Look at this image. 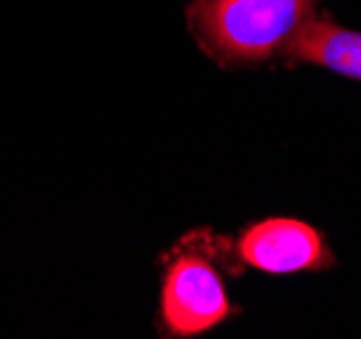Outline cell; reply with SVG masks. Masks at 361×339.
I'll use <instances>...</instances> for the list:
<instances>
[{
	"mask_svg": "<svg viewBox=\"0 0 361 339\" xmlns=\"http://www.w3.org/2000/svg\"><path fill=\"white\" fill-rule=\"evenodd\" d=\"M318 0H190L188 19L204 52L220 66L261 63L280 54Z\"/></svg>",
	"mask_w": 361,
	"mask_h": 339,
	"instance_id": "obj_1",
	"label": "cell"
},
{
	"mask_svg": "<svg viewBox=\"0 0 361 339\" xmlns=\"http://www.w3.org/2000/svg\"><path fill=\"white\" fill-rule=\"evenodd\" d=\"M223 239L209 231L185 236L163 269L161 321L171 337H196L234 315L220 280Z\"/></svg>",
	"mask_w": 361,
	"mask_h": 339,
	"instance_id": "obj_2",
	"label": "cell"
},
{
	"mask_svg": "<svg viewBox=\"0 0 361 339\" xmlns=\"http://www.w3.org/2000/svg\"><path fill=\"white\" fill-rule=\"evenodd\" d=\"M228 250L234 252V274H239L242 266L267 274H296L321 271L334 264L321 233L302 220L286 217L264 220L245 228Z\"/></svg>",
	"mask_w": 361,
	"mask_h": 339,
	"instance_id": "obj_3",
	"label": "cell"
},
{
	"mask_svg": "<svg viewBox=\"0 0 361 339\" xmlns=\"http://www.w3.org/2000/svg\"><path fill=\"white\" fill-rule=\"evenodd\" d=\"M283 54L293 63H312L361 82V33L340 27L329 17L312 14Z\"/></svg>",
	"mask_w": 361,
	"mask_h": 339,
	"instance_id": "obj_4",
	"label": "cell"
}]
</instances>
